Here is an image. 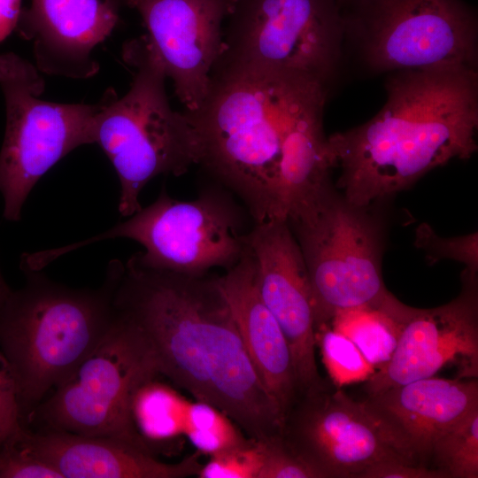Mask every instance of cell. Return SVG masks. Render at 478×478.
<instances>
[{
  "label": "cell",
  "mask_w": 478,
  "mask_h": 478,
  "mask_svg": "<svg viewBox=\"0 0 478 478\" xmlns=\"http://www.w3.org/2000/svg\"><path fill=\"white\" fill-rule=\"evenodd\" d=\"M112 302L148 341L159 374L222 411L249 438L281 434L284 417L249 356L218 276L158 270L132 255Z\"/></svg>",
  "instance_id": "1"
},
{
  "label": "cell",
  "mask_w": 478,
  "mask_h": 478,
  "mask_svg": "<svg viewBox=\"0 0 478 478\" xmlns=\"http://www.w3.org/2000/svg\"><path fill=\"white\" fill-rule=\"evenodd\" d=\"M387 100L367 122L328 137L335 188L368 206L410 187L429 171L477 150L476 69L393 72Z\"/></svg>",
  "instance_id": "2"
},
{
  "label": "cell",
  "mask_w": 478,
  "mask_h": 478,
  "mask_svg": "<svg viewBox=\"0 0 478 478\" xmlns=\"http://www.w3.org/2000/svg\"><path fill=\"white\" fill-rule=\"evenodd\" d=\"M311 78L214 66L198 109L184 111L200 143L199 164L235 194L253 222L284 219L279 197L282 143Z\"/></svg>",
  "instance_id": "3"
},
{
  "label": "cell",
  "mask_w": 478,
  "mask_h": 478,
  "mask_svg": "<svg viewBox=\"0 0 478 478\" xmlns=\"http://www.w3.org/2000/svg\"><path fill=\"white\" fill-rule=\"evenodd\" d=\"M120 262L112 260L99 289H75L39 271L0 304V351L15 376L22 416L44 400L96 347L114 316Z\"/></svg>",
  "instance_id": "4"
},
{
  "label": "cell",
  "mask_w": 478,
  "mask_h": 478,
  "mask_svg": "<svg viewBox=\"0 0 478 478\" xmlns=\"http://www.w3.org/2000/svg\"><path fill=\"white\" fill-rule=\"evenodd\" d=\"M123 58L135 70L133 81L123 96L110 89L102 98L93 141L117 173L119 212L127 218L142 208L139 197L151 179L185 173L199 164L201 149L188 115L170 105L164 66L146 37L127 42Z\"/></svg>",
  "instance_id": "5"
},
{
  "label": "cell",
  "mask_w": 478,
  "mask_h": 478,
  "mask_svg": "<svg viewBox=\"0 0 478 478\" xmlns=\"http://www.w3.org/2000/svg\"><path fill=\"white\" fill-rule=\"evenodd\" d=\"M370 206L350 203L331 182L286 217L308 271L315 329L342 313L376 311L390 293L382 274L383 225Z\"/></svg>",
  "instance_id": "6"
},
{
  "label": "cell",
  "mask_w": 478,
  "mask_h": 478,
  "mask_svg": "<svg viewBox=\"0 0 478 478\" xmlns=\"http://www.w3.org/2000/svg\"><path fill=\"white\" fill-rule=\"evenodd\" d=\"M247 214L230 191L219 183L203 189L190 201L173 198L163 188L152 204L125 221L89 239L42 251L39 258L49 265L93 243L127 238L143 245V251L134 256L144 266L203 275L214 267L227 270L247 253L252 227L248 226Z\"/></svg>",
  "instance_id": "7"
},
{
  "label": "cell",
  "mask_w": 478,
  "mask_h": 478,
  "mask_svg": "<svg viewBox=\"0 0 478 478\" xmlns=\"http://www.w3.org/2000/svg\"><path fill=\"white\" fill-rule=\"evenodd\" d=\"M227 19L214 66L298 74L329 90L345 40L336 0H233Z\"/></svg>",
  "instance_id": "8"
},
{
  "label": "cell",
  "mask_w": 478,
  "mask_h": 478,
  "mask_svg": "<svg viewBox=\"0 0 478 478\" xmlns=\"http://www.w3.org/2000/svg\"><path fill=\"white\" fill-rule=\"evenodd\" d=\"M343 15L372 73L476 69L477 18L463 0H359Z\"/></svg>",
  "instance_id": "9"
},
{
  "label": "cell",
  "mask_w": 478,
  "mask_h": 478,
  "mask_svg": "<svg viewBox=\"0 0 478 478\" xmlns=\"http://www.w3.org/2000/svg\"><path fill=\"white\" fill-rule=\"evenodd\" d=\"M158 374L148 341L114 308L99 343L36 409L47 428L112 437L151 452L134 426L131 407L139 388Z\"/></svg>",
  "instance_id": "10"
},
{
  "label": "cell",
  "mask_w": 478,
  "mask_h": 478,
  "mask_svg": "<svg viewBox=\"0 0 478 478\" xmlns=\"http://www.w3.org/2000/svg\"><path fill=\"white\" fill-rule=\"evenodd\" d=\"M27 60L12 52L0 55V89L6 109V127L0 150V193L3 217L21 218L34 186L73 150L94 143L96 104L44 101L45 83Z\"/></svg>",
  "instance_id": "11"
},
{
  "label": "cell",
  "mask_w": 478,
  "mask_h": 478,
  "mask_svg": "<svg viewBox=\"0 0 478 478\" xmlns=\"http://www.w3.org/2000/svg\"><path fill=\"white\" fill-rule=\"evenodd\" d=\"M299 397L281 436L321 478L359 477L386 461L420 464L367 400L357 401L325 382Z\"/></svg>",
  "instance_id": "12"
},
{
  "label": "cell",
  "mask_w": 478,
  "mask_h": 478,
  "mask_svg": "<svg viewBox=\"0 0 478 478\" xmlns=\"http://www.w3.org/2000/svg\"><path fill=\"white\" fill-rule=\"evenodd\" d=\"M461 281L459 295L435 308H413L389 294L377 312L396 323L398 340L389 361L366 381L368 397L435 376L450 365L458 367V378L477 377V276L464 270Z\"/></svg>",
  "instance_id": "13"
},
{
  "label": "cell",
  "mask_w": 478,
  "mask_h": 478,
  "mask_svg": "<svg viewBox=\"0 0 478 478\" xmlns=\"http://www.w3.org/2000/svg\"><path fill=\"white\" fill-rule=\"evenodd\" d=\"M247 243L261 298L289 344L299 395L320 386L315 358L312 288L298 243L286 219L253 222Z\"/></svg>",
  "instance_id": "14"
},
{
  "label": "cell",
  "mask_w": 478,
  "mask_h": 478,
  "mask_svg": "<svg viewBox=\"0 0 478 478\" xmlns=\"http://www.w3.org/2000/svg\"><path fill=\"white\" fill-rule=\"evenodd\" d=\"M233 0H128L146 27L148 42L185 111L204 102L223 43Z\"/></svg>",
  "instance_id": "15"
},
{
  "label": "cell",
  "mask_w": 478,
  "mask_h": 478,
  "mask_svg": "<svg viewBox=\"0 0 478 478\" xmlns=\"http://www.w3.org/2000/svg\"><path fill=\"white\" fill-rule=\"evenodd\" d=\"M119 0H31L16 29L32 41L36 68L42 73L87 79L99 70L94 49L112 32Z\"/></svg>",
  "instance_id": "16"
},
{
  "label": "cell",
  "mask_w": 478,
  "mask_h": 478,
  "mask_svg": "<svg viewBox=\"0 0 478 478\" xmlns=\"http://www.w3.org/2000/svg\"><path fill=\"white\" fill-rule=\"evenodd\" d=\"M218 283L249 356L285 421L299 397L292 352L279 322L261 298L249 248L237 264L218 276Z\"/></svg>",
  "instance_id": "17"
},
{
  "label": "cell",
  "mask_w": 478,
  "mask_h": 478,
  "mask_svg": "<svg viewBox=\"0 0 478 478\" xmlns=\"http://www.w3.org/2000/svg\"><path fill=\"white\" fill-rule=\"evenodd\" d=\"M19 436L34 452L54 466L63 478H184L197 475L198 451L177 463L112 437L88 436L46 428H22Z\"/></svg>",
  "instance_id": "18"
},
{
  "label": "cell",
  "mask_w": 478,
  "mask_h": 478,
  "mask_svg": "<svg viewBox=\"0 0 478 478\" xmlns=\"http://www.w3.org/2000/svg\"><path fill=\"white\" fill-rule=\"evenodd\" d=\"M418 459L436 440L478 407L476 378L435 376L402 384L366 399Z\"/></svg>",
  "instance_id": "19"
},
{
  "label": "cell",
  "mask_w": 478,
  "mask_h": 478,
  "mask_svg": "<svg viewBox=\"0 0 478 478\" xmlns=\"http://www.w3.org/2000/svg\"><path fill=\"white\" fill-rule=\"evenodd\" d=\"M328 91L320 83L312 82L287 127L279 171L280 206L284 219L331 183L334 164L323 130Z\"/></svg>",
  "instance_id": "20"
},
{
  "label": "cell",
  "mask_w": 478,
  "mask_h": 478,
  "mask_svg": "<svg viewBox=\"0 0 478 478\" xmlns=\"http://www.w3.org/2000/svg\"><path fill=\"white\" fill-rule=\"evenodd\" d=\"M189 401L155 379L139 388L131 415L138 435L148 447V442H166L184 436Z\"/></svg>",
  "instance_id": "21"
},
{
  "label": "cell",
  "mask_w": 478,
  "mask_h": 478,
  "mask_svg": "<svg viewBox=\"0 0 478 478\" xmlns=\"http://www.w3.org/2000/svg\"><path fill=\"white\" fill-rule=\"evenodd\" d=\"M331 327L348 336L375 369L389 361L397 347L398 327L377 311L355 310L339 314Z\"/></svg>",
  "instance_id": "22"
},
{
  "label": "cell",
  "mask_w": 478,
  "mask_h": 478,
  "mask_svg": "<svg viewBox=\"0 0 478 478\" xmlns=\"http://www.w3.org/2000/svg\"><path fill=\"white\" fill-rule=\"evenodd\" d=\"M430 456L446 478L478 477V407L436 440Z\"/></svg>",
  "instance_id": "23"
},
{
  "label": "cell",
  "mask_w": 478,
  "mask_h": 478,
  "mask_svg": "<svg viewBox=\"0 0 478 478\" xmlns=\"http://www.w3.org/2000/svg\"><path fill=\"white\" fill-rule=\"evenodd\" d=\"M184 436L197 451L209 456L249 440L222 411L199 400L189 401Z\"/></svg>",
  "instance_id": "24"
},
{
  "label": "cell",
  "mask_w": 478,
  "mask_h": 478,
  "mask_svg": "<svg viewBox=\"0 0 478 478\" xmlns=\"http://www.w3.org/2000/svg\"><path fill=\"white\" fill-rule=\"evenodd\" d=\"M315 342L329 377L337 388L366 382L376 371L353 342L331 326L315 329Z\"/></svg>",
  "instance_id": "25"
},
{
  "label": "cell",
  "mask_w": 478,
  "mask_h": 478,
  "mask_svg": "<svg viewBox=\"0 0 478 478\" xmlns=\"http://www.w3.org/2000/svg\"><path fill=\"white\" fill-rule=\"evenodd\" d=\"M415 246L420 249L427 261L434 265L443 259L459 261L466 266L465 271L477 276L478 233L443 237L427 223L420 224L415 232Z\"/></svg>",
  "instance_id": "26"
},
{
  "label": "cell",
  "mask_w": 478,
  "mask_h": 478,
  "mask_svg": "<svg viewBox=\"0 0 478 478\" xmlns=\"http://www.w3.org/2000/svg\"><path fill=\"white\" fill-rule=\"evenodd\" d=\"M264 440H249L241 445L210 456L201 466L199 478H258L265 461Z\"/></svg>",
  "instance_id": "27"
},
{
  "label": "cell",
  "mask_w": 478,
  "mask_h": 478,
  "mask_svg": "<svg viewBox=\"0 0 478 478\" xmlns=\"http://www.w3.org/2000/svg\"><path fill=\"white\" fill-rule=\"evenodd\" d=\"M19 431L0 445V478H63L54 466L22 442Z\"/></svg>",
  "instance_id": "28"
},
{
  "label": "cell",
  "mask_w": 478,
  "mask_h": 478,
  "mask_svg": "<svg viewBox=\"0 0 478 478\" xmlns=\"http://www.w3.org/2000/svg\"><path fill=\"white\" fill-rule=\"evenodd\" d=\"M265 461L258 478H321L320 474L284 441L281 435L264 439Z\"/></svg>",
  "instance_id": "29"
},
{
  "label": "cell",
  "mask_w": 478,
  "mask_h": 478,
  "mask_svg": "<svg viewBox=\"0 0 478 478\" xmlns=\"http://www.w3.org/2000/svg\"><path fill=\"white\" fill-rule=\"evenodd\" d=\"M22 419L17 382L0 351V445L23 428Z\"/></svg>",
  "instance_id": "30"
},
{
  "label": "cell",
  "mask_w": 478,
  "mask_h": 478,
  "mask_svg": "<svg viewBox=\"0 0 478 478\" xmlns=\"http://www.w3.org/2000/svg\"><path fill=\"white\" fill-rule=\"evenodd\" d=\"M359 478H445V475L437 468L421 464L386 461L368 467Z\"/></svg>",
  "instance_id": "31"
},
{
  "label": "cell",
  "mask_w": 478,
  "mask_h": 478,
  "mask_svg": "<svg viewBox=\"0 0 478 478\" xmlns=\"http://www.w3.org/2000/svg\"><path fill=\"white\" fill-rule=\"evenodd\" d=\"M21 11V0H0V42L16 29Z\"/></svg>",
  "instance_id": "32"
},
{
  "label": "cell",
  "mask_w": 478,
  "mask_h": 478,
  "mask_svg": "<svg viewBox=\"0 0 478 478\" xmlns=\"http://www.w3.org/2000/svg\"><path fill=\"white\" fill-rule=\"evenodd\" d=\"M11 289L6 284L2 273L0 271V304L3 302V300L5 298L7 294L10 292Z\"/></svg>",
  "instance_id": "33"
},
{
  "label": "cell",
  "mask_w": 478,
  "mask_h": 478,
  "mask_svg": "<svg viewBox=\"0 0 478 478\" xmlns=\"http://www.w3.org/2000/svg\"><path fill=\"white\" fill-rule=\"evenodd\" d=\"M342 12L347 8H349L350 6L353 5L354 4H356L357 2H358L359 0H336Z\"/></svg>",
  "instance_id": "34"
},
{
  "label": "cell",
  "mask_w": 478,
  "mask_h": 478,
  "mask_svg": "<svg viewBox=\"0 0 478 478\" xmlns=\"http://www.w3.org/2000/svg\"><path fill=\"white\" fill-rule=\"evenodd\" d=\"M120 2L124 3L125 4L127 3L128 0H119Z\"/></svg>",
  "instance_id": "35"
}]
</instances>
